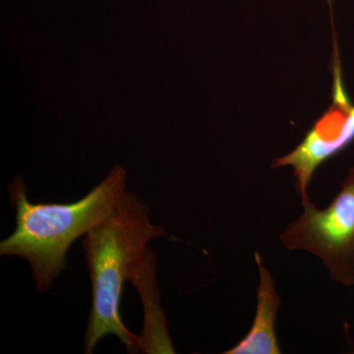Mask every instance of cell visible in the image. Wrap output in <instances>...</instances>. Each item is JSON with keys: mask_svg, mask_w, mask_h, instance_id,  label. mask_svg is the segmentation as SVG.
<instances>
[{"mask_svg": "<svg viewBox=\"0 0 354 354\" xmlns=\"http://www.w3.org/2000/svg\"><path fill=\"white\" fill-rule=\"evenodd\" d=\"M15 230L0 242V255L29 263L37 290L44 293L67 268L72 244L111 213L127 191V171L116 165L86 196L75 202L32 203L22 176L9 184Z\"/></svg>", "mask_w": 354, "mask_h": 354, "instance_id": "cell-1", "label": "cell"}, {"mask_svg": "<svg viewBox=\"0 0 354 354\" xmlns=\"http://www.w3.org/2000/svg\"><path fill=\"white\" fill-rule=\"evenodd\" d=\"M165 234L164 227L151 221L148 204L125 191L113 211L82 237L93 295L85 353H94L97 342L109 335L118 337L128 353H141L139 335L130 332L121 318L123 286L148 244Z\"/></svg>", "mask_w": 354, "mask_h": 354, "instance_id": "cell-2", "label": "cell"}, {"mask_svg": "<svg viewBox=\"0 0 354 354\" xmlns=\"http://www.w3.org/2000/svg\"><path fill=\"white\" fill-rule=\"evenodd\" d=\"M301 202L304 214L281 235V243L314 254L335 281L354 286V167L327 208L317 209L310 198Z\"/></svg>", "mask_w": 354, "mask_h": 354, "instance_id": "cell-3", "label": "cell"}, {"mask_svg": "<svg viewBox=\"0 0 354 354\" xmlns=\"http://www.w3.org/2000/svg\"><path fill=\"white\" fill-rule=\"evenodd\" d=\"M334 60L332 106L314 123L292 152L272 162L274 169L288 165L293 167L301 201L309 198L307 187L317 169L354 142V104L344 88L339 57Z\"/></svg>", "mask_w": 354, "mask_h": 354, "instance_id": "cell-4", "label": "cell"}, {"mask_svg": "<svg viewBox=\"0 0 354 354\" xmlns=\"http://www.w3.org/2000/svg\"><path fill=\"white\" fill-rule=\"evenodd\" d=\"M156 254L148 248L146 253L134 265L128 281H132L141 295L144 306V328L139 335L141 353H174V346L164 310L160 305L156 279Z\"/></svg>", "mask_w": 354, "mask_h": 354, "instance_id": "cell-5", "label": "cell"}, {"mask_svg": "<svg viewBox=\"0 0 354 354\" xmlns=\"http://www.w3.org/2000/svg\"><path fill=\"white\" fill-rule=\"evenodd\" d=\"M259 269L260 281L257 288V309L252 327L248 334L236 346L225 354H279L281 353L277 339L274 323L281 298L277 292L274 278L269 270L262 265L259 253H255Z\"/></svg>", "mask_w": 354, "mask_h": 354, "instance_id": "cell-6", "label": "cell"}]
</instances>
